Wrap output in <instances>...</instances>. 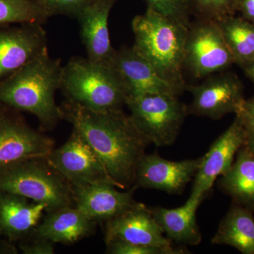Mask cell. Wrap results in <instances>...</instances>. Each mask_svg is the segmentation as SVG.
I'll return each mask as SVG.
<instances>
[{
    "label": "cell",
    "instance_id": "obj_8",
    "mask_svg": "<svg viewBox=\"0 0 254 254\" xmlns=\"http://www.w3.org/2000/svg\"><path fill=\"white\" fill-rule=\"evenodd\" d=\"M53 138L30 126L21 112L0 103V170L26 159L45 158Z\"/></svg>",
    "mask_w": 254,
    "mask_h": 254
},
{
    "label": "cell",
    "instance_id": "obj_28",
    "mask_svg": "<svg viewBox=\"0 0 254 254\" xmlns=\"http://www.w3.org/2000/svg\"><path fill=\"white\" fill-rule=\"evenodd\" d=\"M48 17L56 15L76 17L78 13L95 0H33Z\"/></svg>",
    "mask_w": 254,
    "mask_h": 254
},
{
    "label": "cell",
    "instance_id": "obj_29",
    "mask_svg": "<svg viewBox=\"0 0 254 254\" xmlns=\"http://www.w3.org/2000/svg\"><path fill=\"white\" fill-rule=\"evenodd\" d=\"M54 245L51 241L29 235L20 240L18 248L23 254H53Z\"/></svg>",
    "mask_w": 254,
    "mask_h": 254
},
{
    "label": "cell",
    "instance_id": "obj_14",
    "mask_svg": "<svg viewBox=\"0 0 254 254\" xmlns=\"http://www.w3.org/2000/svg\"><path fill=\"white\" fill-rule=\"evenodd\" d=\"M201 161L202 157L171 161L156 153L145 154L138 165L133 188L153 189L170 194H181L195 177Z\"/></svg>",
    "mask_w": 254,
    "mask_h": 254
},
{
    "label": "cell",
    "instance_id": "obj_11",
    "mask_svg": "<svg viewBox=\"0 0 254 254\" xmlns=\"http://www.w3.org/2000/svg\"><path fill=\"white\" fill-rule=\"evenodd\" d=\"M245 140L243 120L240 114H237L232 125L202 156L190 194L208 195L215 180L231 168L237 153L245 145Z\"/></svg>",
    "mask_w": 254,
    "mask_h": 254
},
{
    "label": "cell",
    "instance_id": "obj_15",
    "mask_svg": "<svg viewBox=\"0 0 254 254\" xmlns=\"http://www.w3.org/2000/svg\"><path fill=\"white\" fill-rule=\"evenodd\" d=\"M112 63L123 80L128 98L146 94L178 97L185 91L161 77L154 67L132 48L123 46L116 50Z\"/></svg>",
    "mask_w": 254,
    "mask_h": 254
},
{
    "label": "cell",
    "instance_id": "obj_4",
    "mask_svg": "<svg viewBox=\"0 0 254 254\" xmlns=\"http://www.w3.org/2000/svg\"><path fill=\"white\" fill-rule=\"evenodd\" d=\"M60 90L68 101L97 111L122 109L128 99L113 63H94L81 57L63 66Z\"/></svg>",
    "mask_w": 254,
    "mask_h": 254
},
{
    "label": "cell",
    "instance_id": "obj_34",
    "mask_svg": "<svg viewBox=\"0 0 254 254\" xmlns=\"http://www.w3.org/2000/svg\"><path fill=\"white\" fill-rule=\"evenodd\" d=\"M241 1H242V0H235V5H236L237 11V9H238L239 5H240Z\"/></svg>",
    "mask_w": 254,
    "mask_h": 254
},
{
    "label": "cell",
    "instance_id": "obj_1",
    "mask_svg": "<svg viewBox=\"0 0 254 254\" xmlns=\"http://www.w3.org/2000/svg\"><path fill=\"white\" fill-rule=\"evenodd\" d=\"M63 120L72 125L95 150L120 190H130L150 142L123 109L97 111L65 100Z\"/></svg>",
    "mask_w": 254,
    "mask_h": 254
},
{
    "label": "cell",
    "instance_id": "obj_27",
    "mask_svg": "<svg viewBox=\"0 0 254 254\" xmlns=\"http://www.w3.org/2000/svg\"><path fill=\"white\" fill-rule=\"evenodd\" d=\"M107 246V253L111 254H188V250L185 247H150L135 245L122 241H113Z\"/></svg>",
    "mask_w": 254,
    "mask_h": 254
},
{
    "label": "cell",
    "instance_id": "obj_20",
    "mask_svg": "<svg viewBox=\"0 0 254 254\" xmlns=\"http://www.w3.org/2000/svg\"><path fill=\"white\" fill-rule=\"evenodd\" d=\"M206 195L190 194L185 205L169 209L157 206L150 208L164 234L171 241L182 245L197 246L202 235L196 221L197 210Z\"/></svg>",
    "mask_w": 254,
    "mask_h": 254
},
{
    "label": "cell",
    "instance_id": "obj_13",
    "mask_svg": "<svg viewBox=\"0 0 254 254\" xmlns=\"http://www.w3.org/2000/svg\"><path fill=\"white\" fill-rule=\"evenodd\" d=\"M122 241L135 245L173 248L151 210L138 203L121 215L105 222V242Z\"/></svg>",
    "mask_w": 254,
    "mask_h": 254
},
{
    "label": "cell",
    "instance_id": "obj_10",
    "mask_svg": "<svg viewBox=\"0 0 254 254\" xmlns=\"http://www.w3.org/2000/svg\"><path fill=\"white\" fill-rule=\"evenodd\" d=\"M185 90L193 95L189 115L214 120L228 114L240 113L245 100L243 84L231 72L214 73L200 84H187Z\"/></svg>",
    "mask_w": 254,
    "mask_h": 254
},
{
    "label": "cell",
    "instance_id": "obj_24",
    "mask_svg": "<svg viewBox=\"0 0 254 254\" xmlns=\"http://www.w3.org/2000/svg\"><path fill=\"white\" fill-rule=\"evenodd\" d=\"M48 18L33 0H0V26L13 23L44 24Z\"/></svg>",
    "mask_w": 254,
    "mask_h": 254
},
{
    "label": "cell",
    "instance_id": "obj_26",
    "mask_svg": "<svg viewBox=\"0 0 254 254\" xmlns=\"http://www.w3.org/2000/svg\"><path fill=\"white\" fill-rule=\"evenodd\" d=\"M148 7L187 26L190 24V0H145Z\"/></svg>",
    "mask_w": 254,
    "mask_h": 254
},
{
    "label": "cell",
    "instance_id": "obj_2",
    "mask_svg": "<svg viewBox=\"0 0 254 254\" xmlns=\"http://www.w3.org/2000/svg\"><path fill=\"white\" fill-rule=\"evenodd\" d=\"M63 66L48 48L0 81V103L34 115L43 131L57 126L62 118L55 94L60 90Z\"/></svg>",
    "mask_w": 254,
    "mask_h": 254
},
{
    "label": "cell",
    "instance_id": "obj_5",
    "mask_svg": "<svg viewBox=\"0 0 254 254\" xmlns=\"http://www.w3.org/2000/svg\"><path fill=\"white\" fill-rule=\"evenodd\" d=\"M0 191L43 203L46 212L74 205L72 186L46 157L26 159L1 169Z\"/></svg>",
    "mask_w": 254,
    "mask_h": 254
},
{
    "label": "cell",
    "instance_id": "obj_25",
    "mask_svg": "<svg viewBox=\"0 0 254 254\" xmlns=\"http://www.w3.org/2000/svg\"><path fill=\"white\" fill-rule=\"evenodd\" d=\"M190 4L191 14L197 19L218 22L237 11L235 0H190Z\"/></svg>",
    "mask_w": 254,
    "mask_h": 254
},
{
    "label": "cell",
    "instance_id": "obj_9",
    "mask_svg": "<svg viewBox=\"0 0 254 254\" xmlns=\"http://www.w3.org/2000/svg\"><path fill=\"white\" fill-rule=\"evenodd\" d=\"M46 159L71 186L108 182L118 187L99 156L74 128L67 141L52 150Z\"/></svg>",
    "mask_w": 254,
    "mask_h": 254
},
{
    "label": "cell",
    "instance_id": "obj_16",
    "mask_svg": "<svg viewBox=\"0 0 254 254\" xmlns=\"http://www.w3.org/2000/svg\"><path fill=\"white\" fill-rule=\"evenodd\" d=\"M74 206L93 221L105 222L136 204L134 188L123 191L108 182L72 186Z\"/></svg>",
    "mask_w": 254,
    "mask_h": 254
},
{
    "label": "cell",
    "instance_id": "obj_22",
    "mask_svg": "<svg viewBox=\"0 0 254 254\" xmlns=\"http://www.w3.org/2000/svg\"><path fill=\"white\" fill-rule=\"evenodd\" d=\"M254 212L232 203L222 218L211 244L226 245L243 254H254Z\"/></svg>",
    "mask_w": 254,
    "mask_h": 254
},
{
    "label": "cell",
    "instance_id": "obj_3",
    "mask_svg": "<svg viewBox=\"0 0 254 254\" xmlns=\"http://www.w3.org/2000/svg\"><path fill=\"white\" fill-rule=\"evenodd\" d=\"M133 50L154 67L164 79L185 90L184 59L188 26L147 7L131 23Z\"/></svg>",
    "mask_w": 254,
    "mask_h": 254
},
{
    "label": "cell",
    "instance_id": "obj_33",
    "mask_svg": "<svg viewBox=\"0 0 254 254\" xmlns=\"http://www.w3.org/2000/svg\"><path fill=\"white\" fill-rule=\"evenodd\" d=\"M242 68L244 70V72L245 73L246 76L250 78L254 83V60L245 65V66H242Z\"/></svg>",
    "mask_w": 254,
    "mask_h": 254
},
{
    "label": "cell",
    "instance_id": "obj_31",
    "mask_svg": "<svg viewBox=\"0 0 254 254\" xmlns=\"http://www.w3.org/2000/svg\"><path fill=\"white\" fill-rule=\"evenodd\" d=\"M237 11H240L242 18L254 24V0H242Z\"/></svg>",
    "mask_w": 254,
    "mask_h": 254
},
{
    "label": "cell",
    "instance_id": "obj_21",
    "mask_svg": "<svg viewBox=\"0 0 254 254\" xmlns=\"http://www.w3.org/2000/svg\"><path fill=\"white\" fill-rule=\"evenodd\" d=\"M219 190L232 198V203L254 213V155L243 145L231 168L219 177Z\"/></svg>",
    "mask_w": 254,
    "mask_h": 254
},
{
    "label": "cell",
    "instance_id": "obj_6",
    "mask_svg": "<svg viewBox=\"0 0 254 254\" xmlns=\"http://www.w3.org/2000/svg\"><path fill=\"white\" fill-rule=\"evenodd\" d=\"M130 117L145 138L157 147L169 146L176 141L188 106L177 96L146 94L127 100Z\"/></svg>",
    "mask_w": 254,
    "mask_h": 254
},
{
    "label": "cell",
    "instance_id": "obj_19",
    "mask_svg": "<svg viewBox=\"0 0 254 254\" xmlns=\"http://www.w3.org/2000/svg\"><path fill=\"white\" fill-rule=\"evenodd\" d=\"M46 205L14 193L0 191V228L9 242L27 237L41 222Z\"/></svg>",
    "mask_w": 254,
    "mask_h": 254
},
{
    "label": "cell",
    "instance_id": "obj_30",
    "mask_svg": "<svg viewBox=\"0 0 254 254\" xmlns=\"http://www.w3.org/2000/svg\"><path fill=\"white\" fill-rule=\"evenodd\" d=\"M239 114L243 120L246 131V140L244 145L254 155V119L242 113Z\"/></svg>",
    "mask_w": 254,
    "mask_h": 254
},
{
    "label": "cell",
    "instance_id": "obj_32",
    "mask_svg": "<svg viewBox=\"0 0 254 254\" xmlns=\"http://www.w3.org/2000/svg\"><path fill=\"white\" fill-rule=\"evenodd\" d=\"M240 113L244 114L251 118L254 119V96L250 99L245 100L242 112Z\"/></svg>",
    "mask_w": 254,
    "mask_h": 254
},
{
    "label": "cell",
    "instance_id": "obj_12",
    "mask_svg": "<svg viewBox=\"0 0 254 254\" xmlns=\"http://www.w3.org/2000/svg\"><path fill=\"white\" fill-rule=\"evenodd\" d=\"M47 44L46 31L41 23L0 26V81L36 58Z\"/></svg>",
    "mask_w": 254,
    "mask_h": 254
},
{
    "label": "cell",
    "instance_id": "obj_17",
    "mask_svg": "<svg viewBox=\"0 0 254 254\" xmlns=\"http://www.w3.org/2000/svg\"><path fill=\"white\" fill-rule=\"evenodd\" d=\"M117 0H95L77 16L87 58L94 63H112L116 50L110 41L108 20Z\"/></svg>",
    "mask_w": 254,
    "mask_h": 254
},
{
    "label": "cell",
    "instance_id": "obj_23",
    "mask_svg": "<svg viewBox=\"0 0 254 254\" xmlns=\"http://www.w3.org/2000/svg\"><path fill=\"white\" fill-rule=\"evenodd\" d=\"M235 64L241 67L254 60V24L245 18L229 16L218 21Z\"/></svg>",
    "mask_w": 254,
    "mask_h": 254
},
{
    "label": "cell",
    "instance_id": "obj_35",
    "mask_svg": "<svg viewBox=\"0 0 254 254\" xmlns=\"http://www.w3.org/2000/svg\"><path fill=\"white\" fill-rule=\"evenodd\" d=\"M2 235V232H1V228H0V236H1Z\"/></svg>",
    "mask_w": 254,
    "mask_h": 254
},
{
    "label": "cell",
    "instance_id": "obj_18",
    "mask_svg": "<svg viewBox=\"0 0 254 254\" xmlns=\"http://www.w3.org/2000/svg\"><path fill=\"white\" fill-rule=\"evenodd\" d=\"M97 224L71 205L47 212L43 221L30 235L55 244L72 245L93 235Z\"/></svg>",
    "mask_w": 254,
    "mask_h": 254
},
{
    "label": "cell",
    "instance_id": "obj_7",
    "mask_svg": "<svg viewBox=\"0 0 254 254\" xmlns=\"http://www.w3.org/2000/svg\"><path fill=\"white\" fill-rule=\"evenodd\" d=\"M235 59L218 23L197 19L190 22L185 47V69L197 78L206 77L230 67Z\"/></svg>",
    "mask_w": 254,
    "mask_h": 254
}]
</instances>
